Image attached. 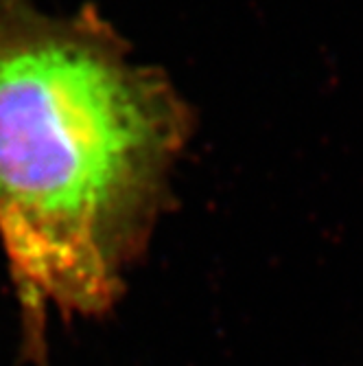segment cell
I'll list each match as a JSON object with an SVG mask.
<instances>
[{
    "label": "cell",
    "instance_id": "6da1fadb",
    "mask_svg": "<svg viewBox=\"0 0 363 366\" xmlns=\"http://www.w3.org/2000/svg\"><path fill=\"white\" fill-rule=\"evenodd\" d=\"M190 112L94 9L0 0V246L24 351L46 314L101 318L169 204Z\"/></svg>",
    "mask_w": 363,
    "mask_h": 366
}]
</instances>
